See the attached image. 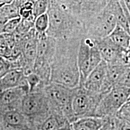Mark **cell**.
Returning a JSON list of instances; mask_svg holds the SVG:
<instances>
[{
	"label": "cell",
	"mask_w": 130,
	"mask_h": 130,
	"mask_svg": "<svg viewBox=\"0 0 130 130\" xmlns=\"http://www.w3.org/2000/svg\"><path fill=\"white\" fill-rule=\"evenodd\" d=\"M27 84L22 70L12 69L0 79V93Z\"/></svg>",
	"instance_id": "obj_16"
},
{
	"label": "cell",
	"mask_w": 130,
	"mask_h": 130,
	"mask_svg": "<svg viewBox=\"0 0 130 130\" xmlns=\"http://www.w3.org/2000/svg\"><path fill=\"white\" fill-rule=\"evenodd\" d=\"M0 10L7 20L14 18L19 17V6L16 0H14L13 2L9 4L0 6Z\"/></svg>",
	"instance_id": "obj_20"
},
{
	"label": "cell",
	"mask_w": 130,
	"mask_h": 130,
	"mask_svg": "<svg viewBox=\"0 0 130 130\" xmlns=\"http://www.w3.org/2000/svg\"><path fill=\"white\" fill-rule=\"evenodd\" d=\"M74 90L75 88H69L53 83L46 84L44 88V93L51 112L64 116L70 123L74 121L72 110Z\"/></svg>",
	"instance_id": "obj_4"
},
{
	"label": "cell",
	"mask_w": 130,
	"mask_h": 130,
	"mask_svg": "<svg viewBox=\"0 0 130 130\" xmlns=\"http://www.w3.org/2000/svg\"><path fill=\"white\" fill-rule=\"evenodd\" d=\"M129 64L107 63V81L110 87H130Z\"/></svg>",
	"instance_id": "obj_13"
},
{
	"label": "cell",
	"mask_w": 130,
	"mask_h": 130,
	"mask_svg": "<svg viewBox=\"0 0 130 130\" xmlns=\"http://www.w3.org/2000/svg\"><path fill=\"white\" fill-rule=\"evenodd\" d=\"M7 20L5 18V17L3 16V14L1 13V10H0V34L2 33L3 26H4V24Z\"/></svg>",
	"instance_id": "obj_25"
},
{
	"label": "cell",
	"mask_w": 130,
	"mask_h": 130,
	"mask_svg": "<svg viewBox=\"0 0 130 130\" xmlns=\"http://www.w3.org/2000/svg\"><path fill=\"white\" fill-rule=\"evenodd\" d=\"M115 1L108 0L105 7L84 25L86 36L93 40L108 36L117 25L113 9Z\"/></svg>",
	"instance_id": "obj_5"
},
{
	"label": "cell",
	"mask_w": 130,
	"mask_h": 130,
	"mask_svg": "<svg viewBox=\"0 0 130 130\" xmlns=\"http://www.w3.org/2000/svg\"><path fill=\"white\" fill-rule=\"evenodd\" d=\"M1 118L4 130H32L28 120L20 110L7 111Z\"/></svg>",
	"instance_id": "obj_15"
},
{
	"label": "cell",
	"mask_w": 130,
	"mask_h": 130,
	"mask_svg": "<svg viewBox=\"0 0 130 130\" xmlns=\"http://www.w3.org/2000/svg\"><path fill=\"white\" fill-rule=\"evenodd\" d=\"M71 123L64 116L51 112L40 123L38 130H57L69 125Z\"/></svg>",
	"instance_id": "obj_18"
},
{
	"label": "cell",
	"mask_w": 130,
	"mask_h": 130,
	"mask_svg": "<svg viewBox=\"0 0 130 130\" xmlns=\"http://www.w3.org/2000/svg\"><path fill=\"white\" fill-rule=\"evenodd\" d=\"M129 34L119 25H116L108 37L121 48L124 50H130Z\"/></svg>",
	"instance_id": "obj_19"
},
{
	"label": "cell",
	"mask_w": 130,
	"mask_h": 130,
	"mask_svg": "<svg viewBox=\"0 0 130 130\" xmlns=\"http://www.w3.org/2000/svg\"><path fill=\"white\" fill-rule=\"evenodd\" d=\"M108 0H74L72 14L84 24L106 6Z\"/></svg>",
	"instance_id": "obj_11"
},
{
	"label": "cell",
	"mask_w": 130,
	"mask_h": 130,
	"mask_svg": "<svg viewBox=\"0 0 130 130\" xmlns=\"http://www.w3.org/2000/svg\"><path fill=\"white\" fill-rule=\"evenodd\" d=\"M46 13L49 26L46 34L56 40L85 35L84 24L77 18L58 6L56 0H50Z\"/></svg>",
	"instance_id": "obj_2"
},
{
	"label": "cell",
	"mask_w": 130,
	"mask_h": 130,
	"mask_svg": "<svg viewBox=\"0 0 130 130\" xmlns=\"http://www.w3.org/2000/svg\"><path fill=\"white\" fill-rule=\"evenodd\" d=\"M21 18L16 17L14 18L8 19L3 26L2 32L5 33H13L20 23Z\"/></svg>",
	"instance_id": "obj_23"
},
{
	"label": "cell",
	"mask_w": 130,
	"mask_h": 130,
	"mask_svg": "<svg viewBox=\"0 0 130 130\" xmlns=\"http://www.w3.org/2000/svg\"><path fill=\"white\" fill-rule=\"evenodd\" d=\"M130 87H113L102 98L95 116L103 119L113 118L122 105L129 100Z\"/></svg>",
	"instance_id": "obj_8"
},
{
	"label": "cell",
	"mask_w": 130,
	"mask_h": 130,
	"mask_svg": "<svg viewBox=\"0 0 130 130\" xmlns=\"http://www.w3.org/2000/svg\"><path fill=\"white\" fill-rule=\"evenodd\" d=\"M104 95L90 92L83 86L75 88L72 100L74 121L85 117L95 116L99 103Z\"/></svg>",
	"instance_id": "obj_7"
},
{
	"label": "cell",
	"mask_w": 130,
	"mask_h": 130,
	"mask_svg": "<svg viewBox=\"0 0 130 130\" xmlns=\"http://www.w3.org/2000/svg\"><path fill=\"white\" fill-rule=\"evenodd\" d=\"M101 60V56L95 41L86 35L81 37L77 53L79 86L83 84L91 71L100 64Z\"/></svg>",
	"instance_id": "obj_6"
},
{
	"label": "cell",
	"mask_w": 130,
	"mask_h": 130,
	"mask_svg": "<svg viewBox=\"0 0 130 130\" xmlns=\"http://www.w3.org/2000/svg\"><path fill=\"white\" fill-rule=\"evenodd\" d=\"M120 1L123 3H124L125 5L126 6V7L130 10V0H120Z\"/></svg>",
	"instance_id": "obj_26"
},
{
	"label": "cell",
	"mask_w": 130,
	"mask_h": 130,
	"mask_svg": "<svg viewBox=\"0 0 130 130\" xmlns=\"http://www.w3.org/2000/svg\"><path fill=\"white\" fill-rule=\"evenodd\" d=\"M12 69L10 63L7 59L0 56V79Z\"/></svg>",
	"instance_id": "obj_24"
},
{
	"label": "cell",
	"mask_w": 130,
	"mask_h": 130,
	"mask_svg": "<svg viewBox=\"0 0 130 130\" xmlns=\"http://www.w3.org/2000/svg\"><path fill=\"white\" fill-rule=\"evenodd\" d=\"M81 39L72 37L56 40V51L51 63L50 83L69 88L78 87L77 53Z\"/></svg>",
	"instance_id": "obj_1"
},
{
	"label": "cell",
	"mask_w": 130,
	"mask_h": 130,
	"mask_svg": "<svg viewBox=\"0 0 130 130\" xmlns=\"http://www.w3.org/2000/svg\"><path fill=\"white\" fill-rule=\"evenodd\" d=\"M94 41L98 49L102 60L107 63L122 62L130 64V50H124L117 46L108 36Z\"/></svg>",
	"instance_id": "obj_9"
},
{
	"label": "cell",
	"mask_w": 130,
	"mask_h": 130,
	"mask_svg": "<svg viewBox=\"0 0 130 130\" xmlns=\"http://www.w3.org/2000/svg\"><path fill=\"white\" fill-rule=\"evenodd\" d=\"M57 130H72V128H71V124H70L69 125L65 126V127L61 128L60 129H58Z\"/></svg>",
	"instance_id": "obj_27"
},
{
	"label": "cell",
	"mask_w": 130,
	"mask_h": 130,
	"mask_svg": "<svg viewBox=\"0 0 130 130\" xmlns=\"http://www.w3.org/2000/svg\"><path fill=\"white\" fill-rule=\"evenodd\" d=\"M28 91L27 84L0 93V115L9 110H20L22 99Z\"/></svg>",
	"instance_id": "obj_12"
},
{
	"label": "cell",
	"mask_w": 130,
	"mask_h": 130,
	"mask_svg": "<svg viewBox=\"0 0 130 130\" xmlns=\"http://www.w3.org/2000/svg\"><path fill=\"white\" fill-rule=\"evenodd\" d=\"M57 41L46 33H37V53L35 61L51 64L56 51Z\"/></svg>",
	"instance_id": "obj_14"
},
{
	"label": "cell",
	"mask_w": 130,
	"mask_h": 130,
	"mask_svg": "<svg viewBox=\"0 0 130 130\" xmlns=\"http://www.w3.org/2000/svg\"><path fill=\"white\" fill-rule=\"evenodd\" d=\"M49 26V18L46 13L38 16L35 18L34 28L37 33H46Z\"/></svg>",
	"instance_id": "obj_21"
},
{
	"label": "cell",
	"mask_w": 130,
	"mask_h": 130,
	"mask_svg": "<svg viewBox=\"0 0 130 130\" xmlns=\"http://www.w3.org/2000/svg\"><path fill=\"white\" fill-rule=\"evenodd\" d=\"M114 117L120 121L130 122V100L126 102L119 108Z\"/></svg>",
	"instance_id": "obj_22"
},
{
	"label": "cell",
	"mask_w": 130,
	"mask_h": 130,
	"mask_svg": "<svg viewBox=\"0 0 130 130\" xmlns=\"http://www.w3.org/2000/svg\"><path fill=\"white\" fill-rule=\"evenodd\" d=\"M105 121V119L98 117H85L72 122L71 126L72 130H100Z\"/></svg>",
	"instance_id": "obj_17"
},
{
	"label": "cell",
	"mask_w": 130,
	"mask_h": 130,
	"mask_svg": "<svg viewBox=\"0 0 130 130\" xmlns=\"http://www.w3.org/2000/svg\"></svg>",
	"instance_id": "obj_28"
},
{
	"label": "cell",
	"mask_w": 130,
	"mask_h": 130,
	"mask_svg": "<svg viewBox=\"0 0 130 130\" xmlns=\"http://www.w3.org/2000/svg\"><path fill=\"white\" fill-rule=\"evenodd\" d=\"M107 63L102 60L95 68L91 71L82 86L90 92L105 94L111 87L107 81Z\"/></svg>",
	"instance_id": "obj_10"
},
{
	"label": "cell",
	"mask_w": 130,
	"mask_h": 130,
	"mask_svg": "<svg viewBox=\"0 0 130 130\" xmlns=\"http://www.w3.org/2000/svg\"><path fill=\"white\" fill-rule=\"evenodd\" d=\"M20 111L30 122L32 130H38L40 123L51 113L44 89L28 92L22 99Z\"/></svg>",
	"instance_id": "obj_3"
}]
</instances>
